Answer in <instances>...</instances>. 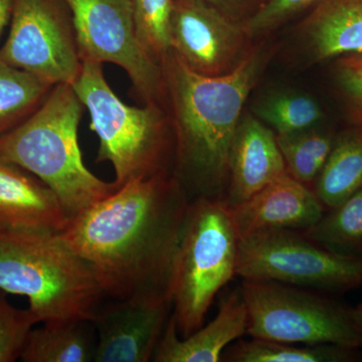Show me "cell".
<instances>
[{"label":"cell","mask_w":362,"mask_h":362,"mask_svg":"<svg viewBox=\"0 0 362 362\" xmlns=\"http://www.w3.org/2000/svg\"><path fill=\"white\" fill-rule=\"evenodd\" d=\"M189 202L171 173L131 181L69 218L59 238L92 267L105 296L169 294Z\"/></svg>","instance_id":"1"},{"label":"cell","mask_w":362,"mask_h":362,"mask_svg":"<svg viewBox=\"0 0 362 362\" xmlns=\"http://www.w3.org/2000/svg\"><path fill=\"white\" fill-rule=\"evenodd\" d=\"M263 63L257 49L228 73L206 76L188 68L173 49L161 59L163 103L175 135L173 175L189 201L225 199L230 144Z\"/></svg>","instance_id":"2"},{"label":"cell","mask_w":362,"mask_h":362,"mask_svg":"<svg viewBox=\"0 0 362 362\" xmlns=\"http://www.w3.org/2000/svg\"><path fill=\"white\" fill-rule=\"evenodd\" d=\"M84 108L71 85H56L32 115L0 137V158L45 182L58 195L69 218L119 188L85 166L78 140Z\"/></svg>","instance_id":"3"},{"label":"cell","mask_w":362,"mask_h":362,"mask_svg":"<svg viewBox=\"0 0 362 362\" xmlns=\"http://www.w3.org/2000/svg\"><path fill=\"white\" fill-rule=\"evenodd\" d=\"M0 290L28 298L44 324L92 322L105 297L92 267L59 235H0Z\"/></svg>","instance_id":"4"},{"label":"cell","mask_w":362,"mask_h":362,"mask_svg":"<svg viewBox=\"0 0 362 362\" xmlns=\"http://www.w3.org/2000/svg\"><path fill=\"white\" fill-rule=\"evenodd\" d=\"M71 87L89 111L90 130L99 137L96 161L110 162L117 187L170 173L175 135L161 105L138 108L124 103L107 82L103 64L90 59H83Z\"/></svg>","instance_id":"5"},{"label":"cell","mask_w":362,"mask_h":362,"mask_svg":"<svg viewBox=\"0 0 362 362\" xmlns=\"http://www.w3.org/2000/svg\"><path fill=\"white\" fill-rule=\"evenodd\" d=\"M240 233L223 197L188 204L173 258L169 294L178 335L204 326L214 298L237 276Z\"/></svg>","instance_id":"6"},{"label":"cell","mask_w":362,"mask_h":362,"mask_svg":"<svg viewBox=\"0 0 362 362\" xmlns=\"http://www.w3.org/2000/svg\"><path fill=\"white\" fill-rule=\"evenodd\" d=\"M247 334L292 344H334L362 350V327L354 308L304 288L243 279Z\"/></svg>","instance_id":"7"},{"label":"cell","mask_w":362,"mask_h":362,"mask_svg":"<svg viewBox=\"0 0 362 362\" xmlns=\"http://www.w3.org/2000/svg\"><path fill=\"white\" fill-rule=\"evenodd\" d=\"M237 276L345 292L362 285V258L332 251L301 230H265L240 238Z\"/></svg>","instance_id":"8"},{"label":"cell","mask_w":362,"mask_h":362,"mask_svg":"<svg viewBox=\"0 0 362 362\" xmlns=\"http://www.w3.org/2000/svg\"><path fill=\"white\" fill-rule=\"evenodd\" d=\"M0 59L52 86L73 85L82 68L66 0H14Z\"/></svg>","instance_id":"9"},{"label":"cell","mask_w":362,"mask_h":362,"mask_svg":"<svg viewBox=\"0 0 362 362\" xmlns=\"http://www.w3.org/2000/svg\"><path fill=\"white\" fill-rule=\"evenodd\" d=\"M75 25L81 59L122 68L145 104L163 103L160 64L136 33L131 0H66Z\"/></svg>","instance_id":"10"},{"label":"cell","mask_w":362,"mask_h":362,"mask_svg":"<svg viewBox=\"0 0 362 362\" xmlns=\"http://www.w3.org/2000/svg\"><path fill=\"white\" fill-rule=\"evenodd\" d=\"M242 21L206 0H175L170 49L202 75L228 73L246 56L247 39Z\"/></svg>","instance_id":"11"},{"label":"cell","mask_w":362,"mask_h":362,"mask_svg":"<svg viewBox=\"0 0 362 362\" xmlns=\"http://www.w3.org/2000/svg\"><path fill=\"white\" fill-rule=\"evenodd\" d=\"M173 314L168 293L143 292L102 306L92 319L96 362H148Z\"/></svg>","instance_id":"12"},{"label":"cell","mask_w":362,"mask_h":362,"mask_svg":"<svg viewBox=\"0 0 362 362\" xmlns=\"http://www.w3.org/2000/svg\"><path fill=\"white\" fill-rule=\"evenodd\" d=\"M69 218L45 182L0 158V235H59Z\"/></svg>","instance_id":"13"},{"label":"cell","mask_w":362,"mask_h":362,"mask_svg":"<svg viewBox=\"0 0 362 362\" xmlns=\"http://www.w3.org/2000/svg\"><path fill=\"white\" fill-rule=\"evenodd\" d=\"M230 209L240 238L265 230L303 232L326 211L314 190L288 173Z\"/></svg>","instance_id":"14"},{"label":"cell","mask_w":362,"mask_h":362,"mask_svg":"<svg viewBox=\"0 0 362 362\" xmlns=\"http://www.w3.org/2000/svg\"><path fill=\"white\" fill-rule=\"evenodd\" d=\"M287 173L277 137L251 115L240 118L228 153L225 201L233 207Z\"/></svg>","instance_id":"15"},{"label":"cell","mask_w":362,"mask_h":362,"mask_svg":"<svg viewBox=\"0 0 362 362\" xmlns=\"http://www.w3.org/2000/svg\"><path fill=\"white\" fill-rule=\"evenodd\" d=\"M247 310L240 289L221 300L220 310L206 326L187 337L178 335L171 314L154 354L156 362H221L228 345L247 334Z\"/></svg>","instance_id":"16"},{"label":"cell","mask_w":362,"mask_h":362,"mask_svg":"<svg viewBox=\"0 0 362 362\" xmlns=\"http://www.w3.org/2000/svg\"><path fill=\"white\" fill-rule=\"evenodd\" d=\"M301 26L318 61L362 52V0H323Z\"/></svg>","instance_id":"17"},{"label":"cell","mask_w":362,"mask_h":362,"mask_svg":"<svg viewBox=\"0 0 362 362\" xmlns=\"http://www.w3.org/2000/svg\"><path fill=\"white\" fill-rule=\"evenodd\" d=\"M362 188V123L335 138L330 156L312 185L326 211Z\"/></svg>","instance_id":"18"},{"label":"cell","mask_w":362,"mask_h":362,"mask_svg":"<svg viewBox=\"0 0 362 362\" xmlns=\"http://www.w3.org/2000/svg\"><path fill=\"white\" fill-rule=\"evenodd\" d=\"M90 321L45 323L33 329L21 352L25 362H90L94 361Z\"/></svg>","instance_id":"19"},{"label":"cell","mask_w":362,"mask_h":362,"mask_svg":"<svg viewBox=\"0 0 362 362\" xmlns=\"http://www.w3.org/2000/svg\"><path fill=\"white\" fill-rule=\"evenodd\" d=\"M362 361V350L334 344L304 345L251 337L228 345L223 362H354Z\"/></svg>","instance_id":"20"},{"label":"cell","mask_w":362,"mask_h":362,"mask_svg":"<svg viewBox=\"0 0 362 362\" xmlns=\"http://www.w3.org/2000/svg\"><path fill=\"white\" fill-rule=\"evenodd\" d=\"M54 87L0 59V137L32 115Z\"/></svg>","instance_id":"21"},{"label":"cell","mask_w":362,"mask_h":362,"mask_svg":"<svg viewBox=\"0 0 362 362\" xmlns=\"http://www.w3.org/2000/svg\"><path fill=\"white\" fill-rule=\"evenodd\" d=\"M303 233L332 251L362 258V188Z\"/></svg>","instance_id":"22"},{"label":"cell","mask_w":362,"mask_h":362,"mask_svg":"<svg viewBox=\"0 0 362 362\" xmlns=\"http://www.w3.org/2000/svg\"><path fill=\"white\" fill-rule=\"evenodd\" d=\"M276 137L288 175L312 188L330 156L337 136L315 126L292 134H276Z\"/></svg>","instance_id":"23"},{"label":"cell","mask_w":362,"mask_h":362,"mask_svg":"<svg viewBox=\"0 0 362 362\" xmlns=\"http://www.w3.org/2000/svg\"><path fill=\"white\" fill-rule=\"evenodd\" d=\"M256 113L277 135L292 134L315 127L323 118L315 100L295 93L269 98L257 107Z\"/></svg>","instance_id":"24"},{"label":"cell","mask_w":362,"mask_h":362,"mask_svg":"<svg viewBox=\"0 0 362 362\" xmlns=\"http://www.w3.org/2000/svg\"><path fill=\"white\" fill-rule=\"evenodd\" d=\"M138 39L156 61L170 51V23L175 0H131Z\"/></svg>","instance_id":"25"},{"label":"cell","mask_w":362,"mask_h":362,"mask_svg":"<svg viewBox=\"0 0 362 362\" xmlns=\"http://www.w3.org/2000/svg\"><path fill=\"white\" fill-rule=\"evenodd\" d=\"M6 294L0 290V362H13L21 358L28 334L40 321L30 308L13 307Z\"/></svg>","instance_id":"26"},{"label":"cell","mask_w":362,"mask_h":362,"mask_svg":"<svg viewBox=\"0 0 362 362\" xmlns=\"http://www.w3.org/2000/svg\"><path fill=\"white\" fill-rule=\"evenodd\" d=\"M323 0H264L242 21L247 37L273 30L297 14L321 4Z\"/></svg>","instance_id":"27"},{"label":"cell","mask_w":362,"mask_h":362,"mask_svg":"<svg viewBox=\"0 0 362 362\" xmlns=\"http://www.w3.org/2000/svg\"><path fill=\"white\" fill-rule=\"evenodd\" d=\"M340 66L339 80L357 123H362V68Z\"/></svg>","instance_id":"28"},{"label":"cell","mask_w":362,"mask_h":362,"mask_svg":"<svg viewBox=\"0 0 362 362\" xmlns=\"http://www.w3.org/2000/svg\"><path fill=\"white\" fill-rule=\"evenodd\" d=\"M206 1L213 4L228 16L240 21L244 14L249 13L250 8L256 4L257 0H206Z\"/></svg>","instance_id":"29"},{"label":"cell","mask_w":362,"mask_h":362,"mask_svg":"<svg viewBox=\"0 0 362 362\" xmlns=\"http://www.w3.org/2000/svg\"><path fill=\"white\" fill-rule=\"evenodd\" d=\"M13 6L14 0H0V37L4 28L11 23Z\"/></svg>","instance_id":"30"},{"label":"cell","mask_w":362,"mask_h":362,"mask_svg":"<svg viewBox=\"0 0 362 362\" xmlns=\"http://www.w3.org/2000/svg\"><path fill=\"white\" fill-rule=\"evenodd\" d=\"M339 65L362 68V52L345 56L344 58L340 61Z\"/></svg>","instance_id":"31"},{"label":"cell","mask_w":362,"mask_h":362,"mask_svg":"<svg viewBox=\"0 0 362 362\" xmlns=\"http://www.w3.org/2000/svg\"><path fill=\"white\" fill-rule=\"evenodd\" d=\"M354 316H356L357 322L361 324L362 327V303L358 305L356 308H354Z\"/></svg>","instance_id":"32"},{"label":"cell","mask_w":362,"mask_h":362,"mask_svg":"<svg viewBox=\"0 0 362 362\" xmlns=\"http://www.w3.org/2000/svg\"><path fill=\"white\" fill-rule=\"evenodd\" d=\"M263 1H264V0H263ZM263 1H262V2H263ZM262 2H261V4H262Z\"/></svg>","instance_id":"33"}]
</instances>
